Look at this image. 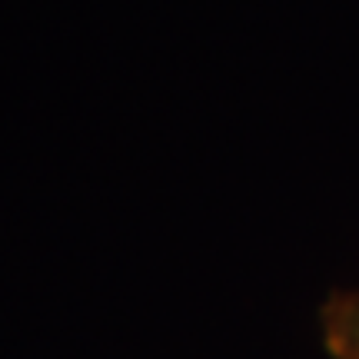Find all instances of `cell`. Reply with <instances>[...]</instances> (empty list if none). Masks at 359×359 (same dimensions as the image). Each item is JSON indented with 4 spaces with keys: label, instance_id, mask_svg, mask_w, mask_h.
<instances>
[{
    "label": "cell",
    "instance_id": "obj_1",
    "mask_svg": "<svg viewBox=\"0 0 359 359\" xmlns=\"http://www.w3.org/2000/svg\"><path fill=\"white\" fill-rule=\"evenodd\" d=\"M316 333L330 359H359V286H339L323 299Z\"/></svg>",
    "mask_w": 359,
    "mask_h": 359
}]
</instances>
